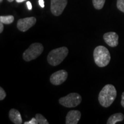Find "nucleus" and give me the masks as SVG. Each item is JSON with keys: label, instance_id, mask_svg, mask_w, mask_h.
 <instances>
[{"label": "nucleus", "instance_id": "obj_6", "mask_svg": "<svg viewBox=\"0 0 124 124\" xmlns=\"http://www.w3.org/2000/svg\"><path fill=\"white\" fill-rule=\"evenodd\" d=\"M67 4V0H51V11L53 15L59 16L63 13Z\"/></svg>", "mask_w": 124, "mask_h": 124}, {"label": "nucleus", "instance_id": "obj_4", "mask_svg": "<svg viewBox=\"0 0 124 124\" xmlns=\"http://www.w3.org/2000/svg\"><path fill=\"white\" fill-rule=\"evenodd\" d=\"M43 51L44 46L42 44L39 43H33L24 52L23 55V59L26 62H30L35 59L43 53Z\"/></svg>", "mask_w": 124, "mask_h": 124}, {"label": "nucleus", "instance_id": "obj_3", "mask_svg": "<svg viewBox=\"0 0 124 124\" xmlns=\"http://www.w3.org/2000/svg\"><path fill=\"white\" fill-rule=\"evenodd\" d=\"M69 54V49L66 46H62L52 49L49 52L47 56V61L52 66L60 64L64 60Z\"/></svg>", "mask_w": 124, "mask_h": 124}, {"label": "nucleus", "instance_id": "obj_23", "mask_svg": "<svg viewBox=\"0 0 124 124\" xmlns=\"http://www.w3.org/2000/svg\"><path fill=\"white\" fill-rule=\"evenodd\" d=\"M26 0H16V1L18 3H20V2H24V1H25Z\"/></svg>", "mask_w": 124, "mask_h": 124}, {"label": "nucleus", "instance_id": "obj_11", "mask_svg": "<svg viewBox=\"0 0 124 124\" xmlns=\"http://www.w3.org/2000/svg\"><path fill=\"white\" fill-rule=\"evenodd\" d=\"M9 117L11 121L15 124H21L23 123L22 117L19 111L15 108H12L9 112Z\"/></svg>", "mask_w": 124, "mask_h": 124}, {"label": "nucleus", "instance_id": "obj_1", "mask_svg": "<svg viewBox=\"0 0 124 124\" xmlns=\"http://www.w3.org/2000/svg\"><path fill=\"white\" fill-rule=\"evenodd\" d=\"M117 97V90L112 85H106L102 88L98 96L99 102L104 108H108L113 103Z\"/></svg>", "mask_w": 124, "mask_h": 124}, {"label": "nucleus", "instance_id": "obj_18", "mask_svg": "<svg viewBox=\"0 0 124 124\" xmlns=\"http://www.w3.org/2000/svg\"><path fill=\"white\" fill-rule=\"evenodd\" d=\"M24 124H38V122L35 117L32 118L31 120L24 122Z\"/></svg>", "mask_w": 124, "mask_h": 124}, {"label": "nucleus", "instance_id": "obj_20", "mask_svg": "<svg viewBox=\"0 0 124 124\" xmlns=\"http://www.w3.org/2000/svg\"><path fill=\"white\" fill-rule=\"evenodd\" d=\"M121 104L122 106L124 108V92L121 95Z\"/></svg>", "mask_w": 124, "mask_h": 124}, {"label": "nucleus", "instance_id": "obj_22", "mask_svg": "<svg viewBox=\"0 0 124 124\" xmlns=\"http://www.w3.org/2000/svg\"><path fill=\"white\" fill-rule=\"evenodd\" d=\"M2 23L0 22V33H2L3 32V30H4V25H3Z\"/></svg>", "mask_w": 124, "mask_h": 124}, {"label": "nucleus", "instance_id": "obj_2", "mask_svg": "<svg viewBox=\"0 0 124 124\" xmlns=\"http://www.w3.org/2000/svg\"><path fill=\"white\" fill-rule=\"evenodd\" d=\"M93 56L95 64L100 67L108 66L111 59L109 51L105 46H97L94 49Z\"/></svg>", "mask_w": 124, "mask_h": 124}, {"label": "nucleus", "instance_id": "obj_24", "mask_svg": "<svg viewBox=\"0 0 124 124\" xmlns=\"http://www.w3.org/2000/svg\"><path fill=\"white\" fill-rule=\"evenodd\" d=\"M7 1H8V2H13L14 0H7Z\"/></svg>", "mask_w": 124, "mask_h": 124}, {"label": "nucleus", "instance_id": "obj_14", "mask_svg": "<svg viewBox=\"0 0 124 124\" xmlns=\"http://www.w3.org/2000/svg\"><path fill=\"white\" fill-rule=\"evenodd\" d=\"M105 1L106 0H93V6L96 9L100 10L104 6Z\"/></svg>", "mask_w": 124, "mask_h": 124}, {"label": "nucleus", "instance_id": "obj_13", "mask_svg": "<svg viewBox=\"0 0 124 124\" xmlns=\"http://www.w3.org/2000/svg\"><path fill=\"white\" fill-rule=\"evenodd\" d=\"M15 18L13 16L9 15L6 16H0V22L2 23L5 24H12L14 21Z\"/></svg>", "mask_w": 124, "mask_h": 124}, {"label": "nucleus", "instance_id": "obj_17", "mask_svg": "<svg viewBox=\"0 0 124 124\" xmlns=\"http://www.w3.org/2000/svg\"><path fill=\"white\" fill-rule=\"evenodd\" d=\"M7 96V93L4 91V90L2 87H0V100L2 101L5 99Z\"/></svg>", "mask_w": 124, "mask_h": 124}, {"label": "nucleus", "instance_id": "obj_7", "mask_svg": "<svg viewBox=\"0 0 124 124\" xmlns=\"http://www.w3.org/2000/svg\"><path fill=\"white\" fill-rule=\"evenodd\" d=\"M36 23V18L34 17L21 18L18 20L17 27L21 32H26L32 27Z\"/></svg>", "mask_w": 124, "mask_h": 124}, {"label": "nucleus", "instance_id": "obj_15", "mask_svg": "<svg viewBox=\"0 0 124 124\" xmlns=\"http://www.w3.org/2000/svg\"><path fill=\"white\" fill-rule=\"evenodd\" d=\"M35 118H36L37 121H38V124H49V122L45 118L44 116L41 115V114L38 113L36 114Z\"/></svg>", "mask_w": 124, "mask_h": 124}, {"label": "nucleus", "instance_id": "obj_16", "mask_svg": "<svg viewBox=\"0 0 124 124\" xmlns=\"http://www.w3.org/2000/svg\"><path fill=\"white\" fill-rule=\"evenodd\" d=\"M117 7L120 11L124 13V0H117Z\"/></svg>", "mask_w": 124, "mask_h": 124}, {"label": "nucleus", "instance_id": "obj_19", "mask_svg": "<svg viewBox=\"0 0 124 124\" xmlns=\"http://www.w3.org/2000/svg\"><path fill=\"white\" fill-rule=\"evenodd\" d=\"M27 5L28 9L29 10H32V4H31V2H30V1H27Z\"/></svg>", "mask_w": 124, "mask_h": 124}, {"label": "nucleus", "instance_id": "obj_25", "mask_svg": "<svg viewBox=\"0 0 124 124\" xmlns=\"http://www.w3.org/2000/svg\"><path fill=\"white\" fill-rule=\"evenodd\" d=\"M2 1H3V0H0V2H2Z\"/></svg>", "mask_w": 124, "mask_h": 124}, {"label": "nucleus", "instance_id": "obj_21", "mask_svg": "<svg viewBox=\"0 0 124 124\" xmlns=\"http://www.w3.org/2000/svg\"><path fill=\"white\" fill-rule=\"evenodd\" d=\"M40 6L41 8H44V0H39Z\"/></svg>", "mask_w": 124, "mask_h": 124}, {"label": "nucleus", "instance_id": "obj_9", "mask_svg": "<svg viewBox=\"0 0 124 124\" xmlns=\"http://www.w3.org/2000/svg\"><path fill=\"white\" fill-rule=\"evenodd\" d=\"M105 43L111 47H116L118 44V35L114 32H110L103 35Z\"/></svg>", "mask_w": 124, "mask_h": 124}, {"label": "nucleus", "instance_id": "obj_5", "mask_svg": "<svg viewBox=\"0 0 124 124\" xmlns=\"http://www.w3.org/2000/svg\"><path fill=\"white\" fill-rule=\"evenodd\" d=\"M81 102V96L76 93H70L65 97L60 98L59 100L60 105L68 108H75L78 106Z\"/></svg>", "mask_w": 124, "mask_h": 124}, {"label": "nucleus", "instance_id": "obj_12", "mask_svg": "<svg viewBox=\"0 0 124 124\" xmlns=\"http://www.w3.org/2000/svg\"><path fill=\"white\" fill-rule=\"evenodd\" d=\"M124 119V115L122 113H118L113 114L108 118L107 124H115L118 122L122 121Z\"/></svg>", "mask_w": 124, "mask_h": 124}, {"label": "nucleus", "instance_id": "obj_10", "mask_svg": "<svg viewBox=\"0 0 124 124\" xmlns=\"http://www.w3.org/2000/svg\"><path fill=\"white\" fill-rule=\"evenodd\" d=\"M81 117V113L79 110H71L66 116V124H77Z\"/></svg>", "mask_w": 124, "mask_h": 124}, {"label": "nucleus", "instance_id": "obj_8", "mask_svg": "<svg viewBox=\"0 0 124 124\" xmlns=\"http://www.w3.org/2000/svg\"><path fill=\"white\" fill-rule=\"evenodd\" d=\"M68 77L67 72L64 70H59L52 74L50 77V82L52 85H60L66 81Z\"/></svg>", "mask_w": 124, "mask_h": 124}]
</instances>
